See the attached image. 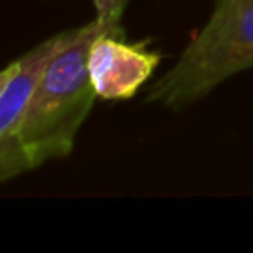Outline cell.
Listing matches in <instances>:
<instances>
[{
	"mask_svg": "<svg viewBox=\"0 0 253 253\" xmlns=\"http://www.w3.org/2000/svg\"><path fill=\"white\" fill-rule=\"evenodd\" d=\"M253 67V0H213L208 22L178 61L154 81L146 101L182 111L219 83Z\"/></svg>",
	"mask_w": 253,
	"mask_h": 253,
	"instance_id": "obj_2",
	"label": "cell"
},
{
	"mask_svg": "<svg viewBox=\"0 0 253 253\" xmlns=\"http://www.w3.org/2000/svg\"><path fill=\"white\" fill-rule=\"evenodd\" d=\"M18 67H20V59H14V61H10L6 67L0 69V95L4 93V89L8 87V83L12 81L14 73L18 71Z\"/></svg>",
	"mask_w": 253,
	"mask_h": 253,
	"instance_id": "obj_6",
	"label": "cell"
},
{
	"mask_svg": "<svg viewBox=\"0 0 253 253\" xmlns=\"http://www.w3.org/2000/svg\"><path fill=\"white\" fill-rule=\"evenodd\" d=\"M109 30L97 18L69 32L34 83L20 123V140L32 170L67 158L97 93L89 75V45Z\"/></svg>",
	"mask_w": 253,
	"mask_h": 253,
	"instance_id": "obj_1",
	"label": "cell"
},
{
	"mask_svg": "<svg viewBox=\"0 0 253 253\" xmlns=\"http://www.w3.org/2000/svg\"><path fill=\"white\" fill-rule=\"evenodd\" d=\"M69 32L71 30L57 32L20 55V67L0 95V184L32 170L30 158L20 140V123L36 79L55 49L67 40Z\"/></svg>",
	"mask_w": 253,
	"mask_h": 253,
	"instance_id": "obj_3",
	"label": "cell"
},
{
	"mask_svg": "<svg viewBox=\"0 0 253 253\" xmlns=\"http://www.w3.org/2000/svg\"><path fill=\"white\" fill-rule=\"evenodd\" d=\"M128 0H93L95 18L109 30H123L121 18L125 14Z\"/></svg>",
	"mask_w": 253,
	"mask_h": 253,
	"instance_id": "obj_5",
	"label": "cell"
},
{
	"mask_svg": "<svg viewBox=\"0 0 253 253\" xmlns=\"http://www.w3.org/2000/svg\"><path fill=\"white\" fill-rule=\"evenodd\" d=\"M158 63L160 53L125 42V30L101 32L89 45V75L97 97L105 101L134 97Z\"/></svg>",
	"mask_w": 253,
	"mask_h": 253,
	"instance_id": "obj_4",
	"label": "cell"
}]
</instances>
